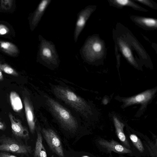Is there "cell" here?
<instances>
[{
  "instance_id": "603a6c76",
  "label": "cell",
  "mask_w": 157,
  "mask_h": 157,
  "mask_svg": "<svg viewBox=\"0 0 157 157\" xmlns=\"http://www.w3.org/2000/svg\"><path fill=\"white\" fill-rule=\"evenodd\" d=\"M0 157H17L7 152L0 151Z\"/></svg>"
},
{
  "instance_id": "7a4b0ae2",
  "label": "cell",
  "mask_w": 157,
  "mask_h": 157,
  "mask_svg": "<svg viewBox=\"0 0 157 157\" xmlns=\"http://www.w3.org/2000/svg\"><path fill=\"white\" fill-rule=\"evenodd\" d=\"M55 96L83 116L90 113L88 105L85 100L67 87L55 86L53 88Z\"/></svg>"
},
{
  "instance_id": "9a60e30c",
  "label": "cell",
  "mask_w": 157,
  "mask_h": 157,
  "mask_svg": "<svg viewBox=\"0 0 157 157\" xmlns=\"http://www.w3.org/2000/svg\"><path fill=\"white\" fill-rule=\"evenodd\" d=\"M10 99L12 108L13 110L18 112L23 108L21 99L18 94L15 92H12L10 94Z\"/></svg>"
},
{
  "instance_id": "8992f818",
  "label": "cell",
  "mask_w": 157,
  "mask_h": 157,
  "mask_svg": "<svg viewBox=\"0 0 157 157\" xmlns=\"http://www.w3.org/2000/svg\"><path fill=\"white\" fill-rule=\"evenodd\" d=\"M9 117L11 123L12 136L22 141L27 140L29 137V134L27 128L10 113Z\"/></svg>"
},
{
  "instance_id": "ac0fdd59",
  "label": "cell",
  "mask_w": 157,
  "mask_h": 157,
  "mask_svg": "<svg viewBox=\"0 0 157 157\" xmlns=\"http://www.w3.org/2000/svg\"><path fill=\"white\" fill-rule=\"evenodd\" d=\"M121 50L124 56L131 63L133 61L132 58V54L131 51L127 46L123 45L121 47Z\"/></svg>"
},
{
  "instance_id": "7402d4cb",
  "label": "cell",
  "mask_w": 157,
  "mask_h": 157,
  "mask_svg": "<svg viewBox=\"0 0 157 157\" xmlns=\"http://www.w3.org/2000/svg\"><path fill=\"white\" fill-rule=\"evenodd\" d=\"M92 48L94 52H98L101 51V46L99 43L95 42L93 44Z\"/></svg>"
},
{
  "instance_id": "7c38bea8",
  "label": "cell",
  "mask_w": 157,
  "mask_h": 157,
  "mask_svg": "<svg viewBox=\"0 0 157 157\" xmlns=\"http://www.w3.org/2000/svg\"><path fill=\"white\" fill-rule=\"evenodd\" d=\"M113 119L116 133L118 137L122 143L126 146L130 147L129 144L123 131L124 125L115 117H113Z\"/></svg>"
},
{
  "instance_id": "ffe728a7",
  "label": "cell",
  "mask_w": 157,
  "mask_h": 157,
  "mask_svg": "<svg viewBox=\"0 0 157 157\" xmlns=\"http://www.w3.org/2000/svg\"><path fill=\"white\" fill-rule=\"evenodd\" d=\"M143 23L147 26L152 27L156 26L157 21L154 19L151 18H144L142 20Z\"/></svg>"
},
{
  "instance_id": "ba28073f",
  "label": "cell",
  "mask_w": 157,
  "mask_h": 157,
  "mask_svg": "<svg viewBox=\"0 0 157 157\" xmlns=\"http://www.w3.org/2000/svg\"><path fill=\"white\" fill-rule=\"evenodd\" d=\"M99 144L109 151L121 153H131L132 151L113 140L110 141L101 139L98 141Z\"/></svg>"
},
{
  "instance_id": "5b68a950",
  "label": "cell",
  "mask_w": 157,
  "mask_h": 157,
  "mask_svg": "<svg viewBox=\"0 0 157 157\" xmlns=\"http://www.w3.org/2000/svg\"><path fill=\"white\" fill-rule=\"evenodd\" d=\"M43 136L51 150L60 157H64V154L61 141L55 132L49 128H43Z\"/></svg>"
},
{
  "instance_id": "d6986e66",
  "label": "cell",
  "mask_w": 157,
  "mask_h": 157,
  "mask_svg": "<svg viewBox=\"0 0 157 157\" xmlns=\"http://www.w3.org/2000/svg\"><path fill=\"white\" fill-rule=\"evenodd\" d=\"M13 2L12 0H2L0 1L1 6L4 10H8L11 8Z\"/></svg>"
},
{
  "instance_id": "44dd1931",
  "label": "cell",
  "mask_w": 157,
  "mask_h": 157,
  "mask_svg": "<svg viewBox=\"0 0 157 157\" xmlns=\"http://www.w3.org/2000/svg\"><path fill=\"white\" fill-rule=\"evenodd\" d=\"M9 32V29L6 26L3 24H0V35L6 34Z\"/></svg>"
},
{
  "instance_id": "4316f807",
  "label": "cell",
  "mask_w": 157,
  "mask_h": 157,
  "mask_svg": "<svg viewBox=\"0 0 157 157\" xmlns=\"http://www.w3.org/2000/svg\"><path fill=\"white\" fill-rule=\"evenodd\" d=\"M1 124L0 123V128L2 127V125H1Z\"/></svg>"
},
{
  "instance_id": "277c9868",
  "label": "cell",
  "mask_w": 157,
  "mask_h": 157,
  "mask_svg": "<svg viewBox=\"0 0 157 157\" xmlns=\"http://www.w3.org/2000/svg\"><path fill=\"white\" fill-rule=\"evenodd\" d=\"M31 151V147L25 144L23 141L5 135L0 137V151L27 155Z\"/></svg>"
},
{
  "instance_id": "e0dca14e",
  "label": "cell",
  "mask_w": 157,
  "mask_h": 157,
  "mask_svg": "<svg viewBox=\"0 0 157 157\" xmlns=\"http://www.w3.org/2000/svg\"><path fill=\"white\" fill-rule=\"evenodd\" d=\"M0 70L2 71L5 73L14 75H18L17 73L12 68L6 64L0 63Z\"/></svg>"
},
{
  "instance_id": "5bb4252c",
  "label": "cell",
  "mask_w": 157,
  "mask_h": 157,
  "mask_svg": "<svg viewBox=\"0 0 157 157\" xmlns=\"http://www.w3.org/2000/svg\"><path fill=\"white\" fill-rule=\"evenodd\" d=\"M0 49L6 53L12 56L16 55L18 52L17 47L8 41L0 40Z\"/></svg>"
},
{
  "instance_id": "30bf717a",
  "label": "cell",
  "mask_w": 157,
  "mask_h": 157,
  "mask_svg": "<svg viewBox=\"0 0 157 157\" xmlns=\"http://www.w3.org/2000/svg\"><path fill=\"white\" fill-rule=\"evenodd\" d=\"M154 91L148 90L132 97L123 100L126 105L136 103H144L147 101L152 97Z\"/></svg>"
},
{
  "instance_id": "d4e9b609",
  "label": "cell",
  "mask_w": 157,
  "mask_h": 157,
  "mask_svg": "<svg viewBox=\"0 0 157 157\" xmlns=\"http://www.w3.org/2000/svg\"><path fill=\"white\" fill-rule=\"evenodd\" d=\"M3 79V75L2 74V73L1 71L0 70V80H2Z\"/></svg>"
},
{
  "instance_id": "4fadbf2b",
  "label": "cell",
  "mask_w": 157,
  "mask_h": 157,
  "mask_svg": "<svg viewBox=\"0 0 157 157\" xmlns=\"http://www.w3.org/2000/svg\"><path fill=\"white\" fill-rule=\"evenodd\" d=\"M37 137L34 152V157H47L43 143L42 137L40 131L37 130Z\"/></svg>"
},
{
  "instance_id": "9c48e42d",
  "label": "cell",
  "mask_w": 157,
  "mask_h": 157,
  "mask_svg": "<svg viewBox=\"0 0 157 157\" xmlns=\"http://www.w3.org/2000/svg\"><path fill=\"white\" fill-rule=\"evenodd\" d=\"M51 1V0H44L42 1L39 3L33 13L31 20V27L32 30H33L37 26L46 8Z\"/></svg>"
},
{
  "instance_id": "cb8c5ba5",
  "label": "cell",
  "mask_w": 157,
  "mask_h": 157,
  "mask_svg": "<svg viewBox=\"0 0 157 157\" xmlns=\"http://www.w3.org/2000/svg\"><path fill=\"white\" fill-rule=\"evenodd\" d=\"M116 1L118 4L123 6L128 5L130 2L127 0H117Z\"/></svg>"
},
{
  "instance_id": "6da1fadb",
  "label": "cell",
  "mask_w": 157,
  "mask_h": 157,
  "mask_svg": "<svg viewBox=\"0 0 157 157\" xmlns=\"http://www.w3.org/2000/svg\"><path fill=\"white\" fill-rule=\"evenodd\" d=\"M44 98L49 110L61 126L69 131L76 130L78 122L70 111L52 98L46 95Z\"/></svg>"
},
{
  "instance_id": "8fae6325",
  "label": "cell",
  "mask_w": 157,
  "mask_h": 157,
  "mask_svg": "<svg viewBox=\"0 0 157 157\" xmlns=\"http://www.w3.org/2000/svg\"><path fill=\"white\" fill-rule=\"evenodd\" d=\"M25 111L27 123L30 130L33 133L35 129V121L32 106L28 99L24 100Z\"/></svg>"
},
{
  "instance_id": "484cf974",
  "label": "cell",
  "mask_w": 157,
  "mask_h": 157,
  "mask_svg": "<svg viewBox=\"0 0 157 157\" xmlns=\"http://www.w3.org/2000/svg\"><path fill=\"white\" fill-rule=\"evenodd\" d=\"M80 157H90L89 156L87 155H84Z\"/></svg>"
},
{
  "instance_id": "3957f363",
  "label": "cell",
  "mask_w": 157,
  "mask_h": 157,
  "mask_svg": "<svg viewBox=\"0 0 157 157\" xmlns=\"http://www.w3.org/2000/svg\"><path fill=\"white\" fill-rule=\"evenodd\" d=\"M39 38L40 44L37 56L39 61L48 66H57L59 60L55 45L40 35Z\"/></svg>"
},
{
  "instance_id": "52a82bcc",
  "label": "cell",
  "mask_w": 157,
  "mask_h": 157,
  "mask_svg": "<svg viewBox=\"0 0 157 157\" xmlns=\"http://www.w3.org/2000/svg\"><path fill=\"white\" fill-rule=\"evenodd\" d=\"M90 12L89 8H87L82 10L78 13L74 33L75 42H77L78 37L84 27Z\"/></svg>"
},
{
  "instance_id": "2e32d148",
  "label": "cell",
  "mask_w": 157,
  "mask_h": 157,
  "mask_svg": "<svg viewBox=\"0 0 157 157\" xmlns=\"http://www.w3.org/2000/svg\"><path fill=\"white\" fill-rule=\"evenodd\" d=\"M130 138L137 149L140 152H143L144 150V147L142 142L138 137L135 134H131L130 136Z\"/></svg>"
}]
</instances>
